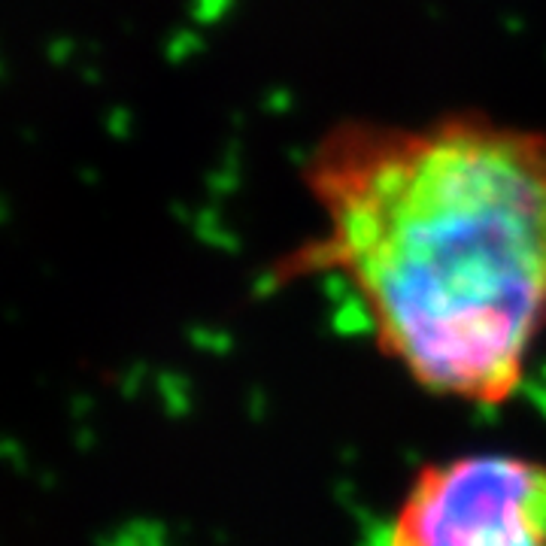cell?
Returning a JSON list of instances; mask_svg holds the SVG:
<instances>
[{
    "mask_svg": "<svg viewBox=\"0 0 546 546\" xmlns=\"http://www.w3.org/2000/svg\"><path fill=\"white\" fill-rule=\"evenodd\" d=\"M380 546H546V464L519 455L428 464Z\"/></svg>",
    "mask_w": 546,
    "mask_h": 546,
    "instance_id": "7a4b0ae2",
    "label": "cell"
},
{
    "mask_svg": "<svg viewBox=\"0 0 546 546\" xmlns=\"http://www.w3.org/2000/svg\"><path fill=\"white\" fill-rule=\"evenodd\" d=\"M304 182L319 231L289 277H337L422 389L507 401L546 325V131L453 113L343 122Z\"/></svg>",
    "mask_w": 546,
    "mask_h": 546,
    "instance_id": "6da1fadb",
    "label": "cell"
}]
</instances>
